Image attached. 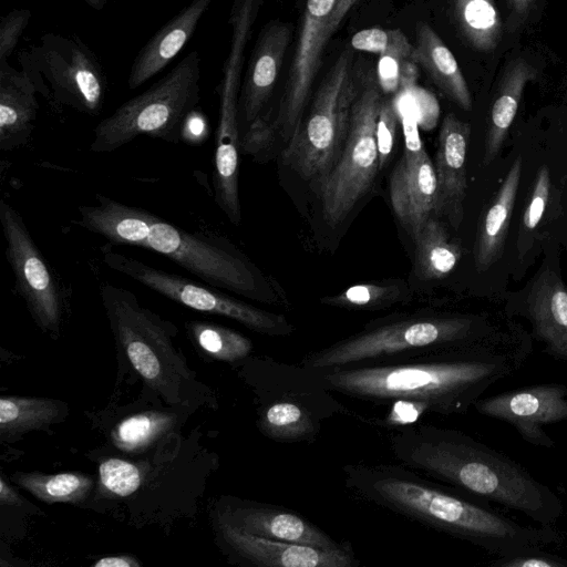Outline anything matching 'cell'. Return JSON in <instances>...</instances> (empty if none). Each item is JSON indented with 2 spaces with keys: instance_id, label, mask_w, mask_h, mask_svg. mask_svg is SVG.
I'll return each mask as SVG.
<instances>
[{
  "instance_id": "obj_20",
  "label": "cell",
  "mask_w": 567,
  "mask_h": 567,
  "mask_svg": "<svg viewBox=\"0 0 567 567\" xmlns=\"http://www.w3.org/2000/svg\"><path fill=\"white\" fill-rule=\"evenodd\" d=\"M289 22L272 21L260 31L250 54L239 95V124L248 126L259 116L271 95L292 39Z\"/></svg>"
},
{
  "instance_id": "obj_5",
  "label": "cell",
  "mask_w": 567,
  "mask_h": 567,
  "mask_svg": "<svg viewBox=\"0 0 567 567\" xmlns=\"http://www.w3.org/2000/svg\"><path fill=\"white\" fill-rule=\"evenodd\" d=\"M258 395L257 426L277 443H313L326 420L359 416L342 405L313 369L272 358L254 362Z\"/></svg>"
},
{
  "instance_id": "obj_1",
  "label": "cell",
  "mask_w": 567,
  "mask_h": 567,
  "mask_svg": "<svg viewBox=\"0 0 567 567\" xmlns=\"http://www.w3.org/2000/svg\"><path fill=\"white\" fill-rule=\"evenodd\" d=\"M530 347L523 339L437 350L316 370L333 394L374 405L413 404L443 416L464 414L499 380L517 372Z\"/></svg>"
},
{
  "instance_id": "obj_43",
  "label": "cell",
  "mask_w": 567,
  "mask_h": 567,
  "mask_svg": "<svg viewBox=\"0 0 567 567\" xmlns=\"http://www.w3.org/2000/svg\"><path fill=\"white\" fill-rule=\"evenodd\" d=\"M357 0H337L330 19L328 21L327 35L330 37L339 28L347 12L352 8Z\"/></svg>"
},
{
  "instance_id": "obj_10",
  "label": "cell",
  "mask_w": 567,
  "mask_h": 567,
  "mask_svg": "<svg viewBox=\"0 0 567 567\" xmlns=\"http://www.w3.org/2000/svg\"><path fill=\"white\" fill-rule=\"evenodd\" d=\"M378 80L368 78L352 106L349 131L341 154L318 183L324 220L332 227L343 223L369 192L379 167L375 136L381 104Z\"/></svg>"
},
{
  "instance_id": "obj_39",
  "label": "cell",
  "mask_w": 567,
  "mask_h": 567,
  "mask_svg": "<svg viewBox=\"0 0 567 567\" xmlns=\"http://www.w3.org/2000/svg\"><path fill=\"white\" fill-rule=\"evenodd\" d=\"M31 19L30 9H16L0 21V61H7Z\"/></svg>"
},
{
  "instance_id": "obj_3",
  "label": "cell",
  "mask_w": 567,
  "mask_h": 567,
  "mask_svg": "<svg viewBox=\"0 0 567 567\" xmlns=\"http://www.w3.org/2000/svg\"><path fill=\"white\" fill-rule=\"evenodd\" d=\"M395 460L470 496L523 514L543 526L563 515L559 496L522 464L454 429L409 423L392 429Z\"/></svg>"
},
{
  "instance_id": "obj_15",
  "label": "cell",
  "mask_w": 567,
  "mask_h": 567,
  "mask_svg": "<svg viewBox=\"0 0 567 567\" xmlns=\"http://www.w3.org/2000/svg\"><path fill=\"white\" fill-rule=\"evenodd\" d=\"M337 0H307L298 40L282 94L278 124L286 144L302 122L312 82L316 79L322 51L329 40L328 21Z\"/></svg>"
},
{
  "instance_id": "obj_42",
  "label": "cell",
  "mask_w": 567,
  "mask_h": 567,
  "mask_svg": "<svg viewBox=\"0 0 567 567\" xmlns=\"http://www.w3.org/2000/svg\"><path fill=\"white\" fill-rule=\"evenodd\" d=\"M390 30L370 28L357 32L351 38V47L354 50L380 55L389 44Z\"/></svg>"
},
{
  "instance_id": "obj_34",
  "label": "cell",
  "mask_w": 567,
  "mask_h": 567,
  "mask_svg": "<svg viewBox=\"0 0 567 567\" xmlns=\"http://www.w3.org/2000/svg\"><path fill=\"white\" fill-rule=\"evenodd\" d=\"M406 297L402 286L391 284H361L351 286L344 291L321 299L332 307L361 310H378L390 307Z\"/></svg>"
},
{
  "instance_id": "obj_12",
  "label": "cell",
  "mask_w": 567,
  "mask_h": 567,
  "mask_svg": "<svg viewBox=\"0 0 567 567\" xmlns=\"http://www.w3.org/2000/svg\"><path fill=\"white\" fill-rule=\"evenodd\" d=\"M102 254L105 265L112 270L184 307L229 318L268 337H288L295 331V326L286 317L229 297L218 288L155 268L109 247H104Z\"/></svg>"
},
{
  "instance_id": "obj_2",
  "label": "cell",
  "mask_w": 567,
  "mask_h": 567,
  "mask_svg": "<svg viewBox=\"0 0 567 567\" xmlns=\"http://www.w3.org/2000/svg\"><path fill=\"white\" fill-rule=\"evenodd\" d=\"M343 485L357 499L467 542L496 557L559 543L553 526L523 525L482 501L402 464H347Z\"/></svg>"
},
{
  "instance_id": "obj_9",
  "label": "cell",
  "mask_w": 567,
  "mask_h": 567,
  "mask_svg": "<svg viewBox=\"0 0 567 567\" xmlns=\"http://www.w3.org/2000/svg\"><path fill=\"white\" fill-rule=\"evenodd\" d=\"M18 60L48 101L90 116L101 113L107 78L95 53L79 37L43 34L39 43L21 51Z\"/></svg>"
},
{
  "instance_id": "obj_41",
  "label": "cell",
  "mask_w": 567,
  "mask_h": 567,
  "mask_svg": "<svg viewBox=\"0 0 567 567\" xmlns=\"http://www.w3.org/2000/svg\"><path fill=\"white\" fill-rule=\"evenodd\" d=\"M497 567H567V559L543 549L527 551L511 557H497L492 563Z\"/></svg>"
},
{
  "instance_id": "obj_31",
  "label": "cell",
  "mask_w": 567,
  "mask_h": 567,
  "mask_svg": "<svg viewBox=\"0 0 567 567\" xmlns=\"http://www.w3.org/2000/svg\"><path fill=\"white\" fill-rule=\"evenodd\" d=\"M60 414V406L44 398L2 396L0 399V434L11 436L43 427Z\"/></svg>"
},
{
  "instance_id": "obj_19",
  "label": "cell",
  "mask_w": 567,
  "mask_h": 567,
  "mask_svg": "<svg viewBox=\"0 0 567 567\" xmlns=\"http://www.w3.org/2000/svg\"><path fill=\"white\" fill-rule=\"evenodd\" d=\"M218 518L252 535L324 550L349 543L336 540L299 513L272 504L233 499L225 504Z\"/></svg>"
},
{
  "instance_id": "obj_32",
  "label": "cell",
  "mask_w": 567,
  "mask_h": 567,
  "mask_svg": "<svg viewBox=\"0 0 567 567\" xmlns=\"http://www.w3.org/2000/svg\"><path fill=\"white\" fill-rule=\"evenodd\" d=\"M186 326L194 342L214 359L234 363L252 351L251 341L233 329L204 321H189Z\"/></svg>"
},
{
  "instance_id": "obj_23",
  "label": "cell",
  "mask_w": 567,
  "mask_h": 567,
  "mask_svg": "<svg viewBox=\"0 0 567 567\" xmlns=\"http://www.w3.org/2000/svg\"><path fill=\"white\" fill-rule=\"evenodd\" d=\"M212 2L193 0L147 41L131 66L128 89H137L171 63L192 38Z\"/></svg>"
},
{
  "instance_id": "obj_11",
  "label": "cell",
  "mask_w": 567,
  "mask_h": 567,
  "mask_svg": "<svg viewBox=\"0 0 567 567\" xmlns=\"http://www.w3.org/2000/svg\"><path fill=\"white\" fill-rule=\"evenodd\" d=\"M161 254L206 285L259 301H272L259 270L228 240L188 231L158 217L146 247Z\"/></svg>"
},
{
  "instance_id": "obj_17",
  "label": "cell",
  "mask_w": 567,
  "mask_h": 567,
  "mask_svg": "<svg viewBox=\"0 0 567 567\" xmlns=\"http://www.w3.org/2000/svg\"><path fill=\"white\" fill-rule=\"evenodd\" d=\"M446 13L460 44L493 80L515 44L507 35L496 0H446Z\"/></svg>"
},
{
  "instance_id": "obj_22",
  "label": "cell",
  "mask_w": 567,
  "mask_h": 567,
  "mask_svg": "<svg viewBox=\"0 0 567 567\" xmlns=\"http://www.w3.org/2000/svg\"><path fill=\"white\" fill-rule=\"evenodd\" d=\"M471 125L447 114L441 125L435 154L437 215H445L456 227L462 220L466 193V154Z\"/></svg>"
},
{
  "instance_id": "obj_46",
  "label": "cell",
  "mask_w": 567,
  "mask_h": 567,
  "mask_svg": "<svg viewBox=\"0 0 567 567\" xmlns=\"http://www.w3.org/2000/svg\"><path fill=\"white\" fill-rule=\"evenodd\" d=\"M205 126L206 122L202 114L193 111L186 118L183 130L188 128L192 136H199L205 130Z\"/></svg>"
},
{
  "instance_id": "obj_45",
  "label": "cell",
  "mask_w": 567,
  "mask_h": 567,
  "mask_svg": "<svg viewBox=\"0 0 567 567\" xmlns=\"http://www.w3.org/2000/svg\"><path fill=\"white\" fill-rule=\"evenodd\" d=\"M0 503L8 506H20L22 503L18 492L2 476L0 477Z\"/></svg>"
},
{
  "instance_id": "obj_14",
  "label": "cell",
  "mask_w": 567,
  "mask_h": 567,
  "mask_svg": "<svg viewBox=\"0 0 567 567\" xmlns=\"http://www.w3.org/2000/svg\"><path fill=\"white\" fill-rule=\"evenodd\" d=\"M473 409L509 424L528 444L551 449L556 442L544 427L567 421V385L543 383L481 396Z\"/></svg>"
},
{
  "instance_id": "obj_35",
  "label": "cell",
  "mask_w": 567,
  "mask_h": 567,
  "mask_svg": "<svg viewBox=\"0 0 567 567\" xmlns=\"http://www.w3.org/2000/svg\"><path fill=\"white\" fill-rule=\"evenodd\" d=\"M413 45L399 29L390 30L389 44L379 55L377 80L383 93L400 90L401 71L406 61L411 60Z\"/></svg>"
},
{
  "instance_id": "obj_47",
  "label": "cell",
  "mask_w": 567,
  "mask_h": 567,
  "mask_svg": "<svg viewBox=\"0 0 567 567\" xmlns=\"http://www.w3.org/2000/svg\"><path fill=\"white\" fill-rule=\"evenodd\" d=\"M87 6L94 10H102L107 3V0H83Z\"/></svg>"
},
{
  "instance_id": "obj_24",
  "label": "cell",
  "mask_w": 567,
  "mask_h": 567,
  "mask_svg": "<svg viewBox=\"0 0 567 567\" xmlns=\"http://www.w3.org/2000/svg\"><path fill=\"white\" fill-rule=\"evenodd\" d=\"M527 316L544 351L567 363V289L551 271L535 281L526 300Z\"/></svg>"
},
{
  "instance_id": "obj_13",
  "label": "cell",
  "mask_w": 567,
  "mask_h": 567,
  "mask_svg": "<svg viewBox=\"0 0 567 567\" xmlns=\"http://www.w3.org/2000/svg\"><path fill=\"white\" fill-rule=\"evenodd\" d=\"M4 256L14 277V289L34 322L45 332L58 333L64 310L63 289L33 240L21 214L0 202Z\"/></svg>"
},
{
  "instance_id": "obj_29",
  "label": "cell",
  "mask_w": 567,
  "mask_h": 567,
  "mask_svg": "<svg viewBox=\"0 0 567 567\" xmlns=\"http://www.w3.org/2000/svg\"><path fill=\"white\" fill-rule=\"evenodd\" d=\"M413 240L415 272L422 280L446 277L462 256L461 247L450 239L444 226L435 217L424 224Z\"/></svg>"
},
{
  "instance_id": "obj_21",
  "label": "cell",
  "mask_w": 567,
  "mask_h": 567,
  "mask_svg": "<svg viewBox=\"0 0 567 567\" xmlns=\"http://www.w3.org/2000/svg\"><path fill=\"white\" fill-rule=\"evenodd\" d=\"M540 63L529 53L511 50L496 75L491 104L483 163L488 165L498 154L516 116L527 83L538 79Z\"/></svg>"
},
{
  "instance_id": "obj_28",
  "label": "cell",
  "mask_w": 567,
  "mask_h": 567,
  "mask_svg": "<svg viewBox=\"0 0 567 567\" xmlns=\"http://www.w3.org/2000/svg\"><path fill=\"white\" fill-rule=\"evenodd\" d=\"M522 166L523 159L518 156L512 164L481 221L474 252L475 265L480 271L488 269L503 252L519 185Z\"/></svg>"
},
{
  "instance_id": "obj_16",
  "label": "cell",
  "mask_w": 567,
  "mask_h": 567,
  "mask_svg": "<svg viewBox=\"0 0 567 567\" xmlns=\"http://www.w3.org/2000/svg\"><path fill=\"white\" fill-rule=\"evenodd\" d=\"M403 126L405 147L390 177V199L395 216L414 238L437 216V178L413 118L405 115Z\"/></svg>"
},
{
  "instance_id": "obj_44",
  "label": "cell",
  "mask_w": 567,
  "mask_h": 567,
  "mask_svg": "<svg viewBox=\"0 0 567 567\" xmlns=\"http://www.w3.org/2000/svg\"><path fill=\"white\" fill-rule=\"evenodd\" d=\"M93 567H140L135 557L127 555L102 557L92 565Z\"/></svg>"
},
{
  "instance_id": "obj_27",
  "label": "cell",
  "mask_w": 567,
  "mask_h": 567,
  "mask_svg": "<svg viewBox=\"0 0 567 567\" xmlns=\"http://www.w3.org/2000/svg\"><path fill=\"white\" fill-rule=\"evenodd\" d=\"M411 60L421 65L432 82L464 111L472 109V95L463 71L450 48L426 23L416 28Z\"/></svg>"
},
{
  "instance_id": "obj_33",
  "label": "cell",
  "mask_w": 567,
  "mask_h": 567,
  "mask_svg": "<svg viewBox=\"0 0 567 567\" xmlns=\"http://www.w3.org/2000/svg\"><path fill=\"white\" fill-rule=\"evenodd\" d=\"M174 417L163 412H144L122 420L112 431L115 446L125 452L146 449L172 427Z\"/></svg>"
},
{
  "instance_id": "obj_37",
  "label": "cell",
  "mask_w": 567,
  "mask_h": 567,
  "mask_svg": "<svg viewBox=\"0 0 567 567\" xmlns=\"http://www.w3.org/2000/svg\"><path fill=\"white\" fill-rule=\"evenodd\" d=\"M498 7L508 38L518 44L519 38L539 22L547 0H501Z\"/></svg>"
},
{
  "instance_id": "obj_25",
  "label": "cell",
  "mask_w": 567,
  "mask_h": 567,
  "mask_svg": "<svg viewBox=\"0 0 567 567\" xmlns=\"http://www.w3.org/2000/svg\"><path fill=\"white\" fill-rule=\"evenodd\" d=\"M31 80L8 61H0V150L25 146L34 131L39 103Z\"/></svg>"
},
{
  "instance_id": "obj_26",
  "label": "cell",
  "mask_w": 567,
  "mask_h": 567,
  "mask_svg": "<svg viewBox=\"0 0 567 567\" xmlns=\"http://www.w3.org/2000/svg\"><path fill=\"white\" fill-rule=\"evenodd\" d=\"M95 205H80L79 225L103 236L112 245L146 247L158 216L103 194H95Z\"/></svg>"
},
{
  "instance_id": "obj_30",
  "label": "cell",
  "mask_w": 567,
  "mask_h": 567,
  "mask_svg": "<svg viewBox=\"0 0 567 567\" xmlns=\"http://www.w3.org/2000/svg\"><path fill=\"white\" fill-rule=\"evenodd\" d=\"M14 481L38 499L52 503L79 504L93 487L91 476L81 473H17Z\"/></svg>"
},
{
  "instance_id": "obj_4",
  "label": "cell",
  "mask_w": 567,
  "mask_h": 567,
  "mask_svg": "<svg viewBox=\"0 0 567 567\" xmlns=\"http://www.w3.org/2000/svg\"><path fill=\"white\" fill-rule=\"evenodd\" d=\"M471 316L414 313L372 321L361 331L307 353L309 369L364 364L498 340Z\"/></svg>"
},
{
  "instance_id": "obj_7",
  "label": "cell",
  "mask_w": 567,
  "mask_h": 567,
  "mask_svg": "<svg viewBox=\"0 0 567 567\" xmlns=\"http://www.w3.org/2000/svg\"><path fill=\"white\" fill-rule=\"evenodd\" d=\"M100 297L115 340L133 368L166 401L177 402L189 372L173 346L174 324L142 306L126 288L104 284Z\"/></svg>"
},
{
  "instance_id": "obj_18",
  "label": "cell",
  "mask_w": 567,
  "mask_h": 567,
  "mask_svg": "<svg viewBox=\"0 0 567 567\" xmlns=\"http://www.w3.org/2000/svg\"><path fill=\"white\" fill-rule=\"evenodd\" d=\"M218 529L227 547L244 563L256 567H357L360 560L352 546L319 549L246 533L218 518Z\"/></svg>"
},
{
  "instance_id": "obj_38",
  "label": "cell",
  "mask_w": 567,
  "mask_h": 567,
  "mask_svg": "<svg viewBox=\"0 0 567 567\" xmlns=\"http://www.w3.org/2000/svg\"><path fill=\"white\" fill-rule=\"evenodd\" d=\"M399 114L393 101L382 100L375 128L380 169L391 156L395 142Z\"/></svg>"
},
{
  "instance_id": "obj_36",
  "label": "cell",
  "mask_w": 567,
  "mask_h": 567,
  "mask_svg": "<svg viewBox=\"0 0 567 567\" xmlns=\"http://www.w3.org/2000/svg\"><path fill=\"white\" fill-rule=\"evenodd\" d=\"M101 492L106 496L126 497L142 484L141 468L126 460L111 457L99 466Z\"/></svg>"
},
{
  "instance_id": "obj_6",
  "label": "cell",
  "mask_w": 567,
  "mask_h": 567,
  "mask_svg": "<svg viewBox=\"0 0 567 567\" xmlns=\"http://www.w3.org/2000/svg\"><path fill=\"white\" fill-rule=\"evenodd\" d=\"M200 59L189 52L164 78L120 105L94 128L90 151L114 152L140 135L177 144L200 97Z\"/></svg>"
},
{
  "instance_id": "obj_8",
  "label": "cell",
  "mask_w": 567,
  "mask_h": 567,
  "mask_svg": "<svg viewBox=\"0 0 567 567\" xmlns=\"http://www.w3.org/2000/svg\"><path fill=\"white\" fill-rule=\"evenodd\" d=\"M352 53L343 51L319 85L309 114L287 143L282 159L305 181L319 183L337 163L358 95Z\"/></svg>"
},
{
  "instance_id": "obj_40",
  "label": "cell",
  "mask_w": 567,
  "mask_h": 567,
  "mask_svg": "<svg viewBox=\"0 0 567 567\" xmlns=\"http://www.w3.org/2000/svg\"><path fill=\"white\" fill-rule=\"evenodd\" d=\"M550 193V176L546 166H543L536 176L530 200L523 215V226L525 230H534L546 209Z\"/></svg>"
}]
</instances>
